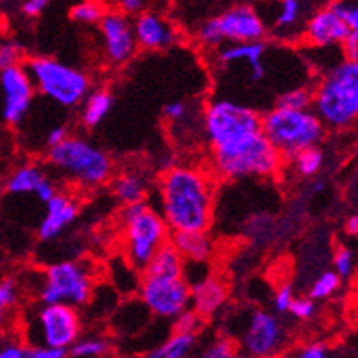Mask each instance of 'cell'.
I'll return each instance as SVG.
<instances>
[{
  "instance_id": "cell-1",
  "label": "cell",
  "mask_w": 358,
  "mask_h": 358,
  "mask_svg": "<svg viewBox=\"0 0 358 358\" xmlns=\"http://www.w3.org/2000/svg\"><path fill=\"white\" fill-rule=\"evenodd\" d=\"M155 196L171 234L209 232L216 207V182L207 169L175 164L159 175Z\"/></svg>"
},
{
  "instance_id": "cell-2",
  "label": "cell",
  "mask_w": 358,
  "mask_h": 358,
  "mask_svg": "<svg viewBox=\"0 0 358 358\" xmlns=\"http://www.w3.org/2000/svg\"><path fill=\"white\" fill-rule=\"evenodd\" d=\"M223 323L224 337L232 338L239 353L252 358H280L291 341L284 321L264 308H234Z\"/></svg>"
},
{
  "instance_id": "cell-3",
  "label": "cell",
  "mask_w": 358,
  "mask_h": 358,
  "mask_svg": "<svg viewBox=\"0 0 358 358\" xmlns=\"http://www.w3.org/2000/svg\"><path fill=\"white\" fill-rule=\"evenodd\" d=\"M312 110L327 129L343 130L358 123V63L338 61L314 86Z\"/></svg>"
},
{
  "instance_id": "cell-4",
  "label": "cell",
  "mask_w": 358,
  "mask_h": 358,
  "mask_svg": "<svg viewBox=\"0 0 358 358\" xmlns=\"http://www.w3.org/2000/svg\"><path fill=\"white\" fill-rule=\"evenodd\" d=\"M285 159L273 148L262 132L234 145L213 150V177L227 182L246 178H271L278 173Z\"/></svg>"
},
{
  "instance_id": "cell-5",
  "label": "cell",
  "mask_w": 358,
  "mask_h": 358,
  "mask_svg": "<svg viewBox=\"0 0 358 358\" xmlns=\"http://www.w3.org/2000/svg\"><path fill=\"white\" fill-rule=\"evenodd\" d=\"M47 162L68 182L95 189L115 177V161L106 150L83 136L70 138L55 148L47 150Z\"/></svg>"
},
{
  "instance_id": "cell-6",
  "label": "cell",
  "mask_w": 358,
  "mask_h": 358,
  "mask_svg": "<svg viewBox=\"0 0 358 358\" xmlns=\"http://www.w3.org/2000/svg\"><path fill=\"white\" fill-rule=\"evenodd\" d=\"M122 229L123 253L134 271H145L155 253L171 241V230L148 201L123 207Z\"/></svg>"
},
{
  "instance_id": "cell-7",
  "label": "cell",
  "mask_w": 358,
  "mask_h": 358,
  "mask_svg": "<svg viewBox=\"0 0 358 358\" xmlns=\"http://www.w3.org/2000/svg\"><path fill=\"white\" fill-rule=\"evenodd\" d=\"M260 130L285 161L319 146L327 134V127L312 109L289 110L275 106L262 115Z\"/></svg>"
},
{
  "instance_id": "cell-8",
  "label": "cell",
  "mask_w": 358,
  "mask_h": 358,
  "mask_svg": "<svg viewBox=\"0 0 358 358\" xmlns=\"http://www.w3.org/2000/svg\"><path fill=\"white\" fill-rule=\"evenodd\" d=\"M268 38L264 16L252 4H236L196 25L194 40L203 48L217 50L224 45L255 43Z\"/></svg>"
},
{
  "instance_id": "cell-9",
  "label": "cell",
  "mask_w": 358,
  "mask_h": 358,
  "mask_svg": "<svg viewBox=\"0 0 358 358\" xmlns=\"http://www.w3.org/2000/svg\"><path fill=\"white\" fill-rule=\"evenodd\" d=\"M25 68L34 83L36 93L64 109L83 106L91 93L90 75L55 57L36 55L25 63Z\"/></svg>"
},
{
  "instance_id": "cell-10",
  "label": "cell",
  "mask_w": 358,
  "mask_h": 358,
  "mask_svg": "<svg viewBox=\"0 0 358 358\" xmlns=\"http://www.w3.org/2000/svg\"><path fill=\"white\" fill-rule=\"evenodd\" d=\"M201 125L205 139L216 150L262 132V115L255 107L237 100L214 99L205 107Z\"/></svg>"
},
{
  "instance_id": "cell-11",
  "label": "cell",
  "mask_w": 358,
  "mask_h": 358,
  "mask_svg": "<svg viewBox=\"0 0 358 358\" xmlns=\"http://www.w3.org/2000/svg\"><path fill=\"white\" fill-rule=\"evenodd\" d=\"M95 292V276L86 264L61 260L48 266L43 273L38 298L41 305H70L84 307Z\"/></svg>"
},
{
  "instance_id": "cell-12",
  "label": "cell",
  "mask_w": 358,
  "mask_h": 358,
  "mask_svg": "<svg viewBox=\"0 0 358 358\" xmlns=\"http://www.w3.org/2000/svg\"><path fill=\"white\" fill-rule=\"evenodd\" d=\"M31 346L70 350L83 337V317L70 305H41L27 321Z\"/></svg>"
},
{
  "instance_id": "cell-13",
  "label": "cell",
  "mask_w": 358,
  "mask_h": 358,
  "mask_svg": "<svg viewBox=\"0 0 358 358\" xmlns=\"http://www.w3.org/2000/svg\"><path fill=\"white\" fill-rule=\"evenodd\" d=\"M139 299L152 315L175 321L191 308V285L185 278L143 276L139 282Z\"/></svg>"
},
{
  "instance_id": "cell-14",
  "label": "cell",
  "mask_w": 358,
  "mask_h": 358,
  "mask_svg": "<svg viewBox=\"0 0 358 358\" xmlns=\"http://www.w3.org/2000/svg\"><path fill=\"white\" fill-rule=\"evenodd\" d=\"M100 52L107 66L122 68L129 64L138 54L132 18L123 15L118 8H109L100 20Z\"/></svg>"
},
{
  "instance_id": "cell-15",
  "label": "cell",
  "mask_w": 358,
  "mask_h": 358,
  "mask_svg": "<svg viewBox=\"0 0 358 358\" xmlns=\"http://www.w3.org/2000/svg\"><path fill=\"white\" fill-rule=\"evenodd\" d=\"M34 96L36 87L25 64L0 71V123L22 125L31 113Z\"/></svg>"
},
{
  "instance_id": "cell-16",
  "label": "cell",
  "mask_w": 358,
  "mask_h": 358,
  "mask_svg": "<svg viewBox=\"0 0 358 358\" xmlns=\"http://www.w3.org/2000/svg\"><path fill=\"white\" fill-rule=\"evenodd\" d=\"M134 34L138 47L146 52H162L180 41V31L164 13L146 9L134 20Z\"/></svg>"
},
{
  "instance_id": "cell-17",
  "label": "cell",
  "mask_w": 358,
  "mask_h": 358,
  "mask_svg": "<svg viewBox=\"0 0 358 358\" xmlns=\"http://www.w3.org/2000/svg\"><path fill=\"white\" fill-rule=\"evenodd\" d=\"M351 29L344 20L331 9L330 4L314 9L308 16L303 27L301 40L314 48H334L341 47L350 36Z\"/></svg>"
},
{
  "instance_id": "cell-18",
  "label": "cell",
  "mask_w": 358,
  "mask_h": 358,
  "mask_svg": "<svg viewBox=\"0 0 358 358\" xmlns=\"http://www.w3.org/2000/svg\"><path fill=\"white\" fill-rule=\"evenodd\" d=\"M310 4L301 0H282L268 24V34L278 41H298L310 16Z\"/></svg>"
},
{
  "instance_id": "cell-19",
  "label": "cell",
  "mask_w": 358,
  "mask_h": 358,
  "mask_svg": "<svg viewBox=\"0 0 358 358\" xmlns=\"http://www.w3.org/2000/svg\"><path fill=\"white\" fill-rule=\"evenodd\" d=\"M79 210V201L70 194L59 193L45 205V214L38 227V237L41 241H54L55 237H59L77 220Z\"/></svg>"
},
{
  "instance_id": "cell-20",
  "label": "cell",
  "mask_w": 358,
  "mask_h": 358,
  "mask_svg": "<svg viewBox=\"0 0 358 358\" xmlns=\"http://www.w3.org/2000/svg\"><path fill=\"white\" fill-rule=\"evenodd\" d=\"M229 299V285L223 278L209 275L191 285V310L201 319H210L220 314Z\"/></svg>"
},
{
  "instance_id": "cell-21",
  "label": "cell",
  "mask_w": 358,
  "mask_h": 358,
  "mask_svg": "<svg viewBox=\"0 0 358 358\" xmlns=\"http://www.w3.org/2000/svg\"><path fill=\"white\" fill-rule=\"evenodd\" d=\"M266 54H268V43L255 41V43L224 45V47L214 50L213 59L221 70L237 66L244 71L264 63V55Z\"/></svg>"
},
{
  "instance_id": "cell-22",
  "label": "cell",
  "mask_w": 358,
  "mask_h": 358,
  "mask_svg": "<svg viewBox=\"0 0 358 358\" xmlns=\"http://www.w3.org/2000/svg\"><path fill=\"white\" fill-rule=\"evenodd\" d=\"M110 193L123 207L143 203L150 193L148 177L141 169H125L122 173L115 175L110 180Z\"/></svg>"
},
{
  "instance_id": "cell-23",
  "label": "cell",
  "mask_w": 358,
  "mask_h": 358,
  "mask_svg": "<svg viewBox=\"0 0 358 358\" xmlns=\"http://www.w3.org/2000/svg\"><path fill=\"white\" fill-rule=\"evenodd\" d=\"M171 244L177 248L185 264H209L214 255V239L209 232L171 234Z\"/></svg>"
},
{
  "instance_id": "cell-24",
  "label": "cell",
  "mask_w": 358,
  "mask_h": 358,
  "mask_svg": "<svg viewBox=\"0 0 358 358\" xmlns=\"http://www.w3.org/2000/svg\"><path fill=\"white\" fill-rule=\"evenodd\" d=\"M48 178L47 171L36 162H24L18 168H15L6 178V193L13 196H20V194H36L40 189V185Z\"/></svg>"
},
{
  "instance_id": "cell-25",
  "label": "cell",
  "mask_w": 358,
  "mask_h": 358,
  "mask_svg": "<svg viewBox=\"0 0 358 358\" xmlns=\"http://www.w3.org/2000/svg\"><path fill=\"white\" fill-rule=\"evenodd\" d=\"M185 260L177 252L171 241L164 244L161 250L150 260L143 276H152V278H184L185 275Z\"/></svg>"
},
{
  "instance_id": "cell-26",
  "label": "cell",
  "mask_w": 358,
  "mask_h": 358,
  "mask_svg": "<svg viewBox=\"0 0 358 358\" xmlns=\"http://www.w3.org/2000/svg\"><path fill=\"white\" fill-rule=\"evenodd\" d=\"M113 107H115V95L107 87L91 90V93L80 107V123L86 129H95L109 116Z\"/></svg>"
},
{
  "instance_id": "cell-27",
  "label": "cell",
  "mask_w": 358,
  "mask_h": 358,
  "mask_svg": "<svg viewBox=\"0 0 358 358\" xmlns=\"http://www.w3.org/2000/svg\"><path fill=\"white\" fill-rule=\"evenodd\" d=\"M196 343V335L171 334L161 344L146 351L143 358H193Z\"/></svg>"
},
{
  "instance_id": "cell-28",
  "label": "cell",
  "mask_w": 358,
  "mask_h": 358,
  "mask_svg": "<svg viewBox=\"0 0 358 358\" xmlns=\"http://www.w3.org/2000/svg\"><path fill=\"white\" fill-rule=\"evenodd\" d=\"M68 353L70 358H107L113 353V341L106 335H86L80 337Z\"/></svg>"
},
{
  "instance_id": "cell-29",
  "label": "cell",
  "mask_w": 358,
  "mask_h": 358,
  "mask_svg": "<svg viewBox=\"0 0 358 358\" xmlns=\"http://www.w3.org/2000/svg\"><path fill=\"white\" fill-rule=\"evenodd\" d=\"M291 171L299 178H312L321 171L324 164V152L319 146L299 152L294 157L287 159Z\"/></svg>"
},
{
  "instance_id": "cell-30",
  "label": "cell",
  "mask_w": 358,
  "mask_h": 358,
  "mask_svg": "<svg viewBox=\"0 0 358 358\" xmlns=\"http://www.w3.org/2000/svg\"><path fill=\"white\" fill-rule=\"evenodd\" d=\"M314 103V87L294 86L282 91L275 100V107L289 110H308Z\"/></svg>"
},
{
  "instance_id": "cell-31",
  "label": "cell",
  "mask_w": 358,
  "mask_h": 358,
  "mask_svg": "<svg viewBox=\"0 0 358 358\" xmlns=\"http://www.w3.org/2000/svg\"><path fill=\"white\" fill-rule=\"evenodd\" d=\"M109 6L103 2H95V0H84L79 4L71 6L70 18L77 24L83 25H99L103 15L107 13Z\"/></svg>"
},
{
  "instance_id": "cell-32",
  "label": "cell",
  "mask_w": 358,
  "mask_h": 358,
  "mask_svg": "<svg viewBox=\"0 0 358 358\" xmlns=\"http://www.w3.org/2000/svg\"><path fill=\"white\" fill-rule=\"evenodd\" d=\"M341 287V276L335 271H323L321 275H317L314 278V282L310 284L308 289V298H312L314 301L319 299L330 298L334 292L338 291Z\"/></svg>"
},
{
  "instance_id": "cell-33",
  "label": "cell",
  "mask_w": 358,
  "mask_h": 358,
  "mask_svg": "<svg viewBox=\"0 0 358 358\" xmlns=\"http://www.w3.org/2000/svg\"><path fill=\"white\" fill-rule=\"evenodd\" d=\"M237 353L239 350L232 338L221 335V337L213 338L207 346L201 348L194 358H234Z\"/></svg>"
},
{
  "instance_id": "cell-34",
  "label": "cell",
  "mask_w": 358,
  "mask_h": 358,
  "mask_svg": "<svg viewBox=\"0 0 358 358\" xmlns=\"http://www.w3.org/2000/svg\"><path fill=\"white\" fill-rule=\"evenodd\" d=\"M205 324V319H201L200 315L194 310H187L182 315H178L173 321V334H184V335H196L201 331Z\"/></svg>"
},
{
  "instance_id": "cell-35",
  "label": "cell",
  "mask_w": 358,
  "mask_h": 358,
  "mask_svg": "<svg viewBox=\"0 0 358 358\" xmlns=\"http://www.w3.org/2000/svg\"><path fill=\"white\" fill-rule=\"evenodd\" d=\"M24 57V47L16 41H0V71L8 70V68L22 64Z\"/></svg>"
},
{
  "instance_id": "cell-36",
  "label": "cell",
  "mask_w": 358,
  "mask_h": 358,
  "mask_svg": "<svg viewBox=\"0 0 358 358\" xmlns=\"http://www.w3.org/2000/svg\"><path fill=\"white\" fill-rule=\"evenodd\" d=\"M191 106L185 100H171V102L166 103L162 107V115L164 118L168 120L169 123H173V125H182L189 120L191 116Z\"/></svg>"
},
{
  "instance_id": "cell-37",
  "label": "cell",
  "mask_w": 358,
  "mask_h": 358,
  "mask_svg": "<svg viewBox=\"0 0 358 358\" xmlns=\"http://www.w3.org/2000/svg\"><path fill=\"white\" fill-rule=\"evenodd\" d=\"M334 271L341 276V280L348 278L355 271V253L346 246H341V248L335 250Z\"/></svg>"
},
{
  "instance_id": "cell-38",
  "label": "cell",
  "mask_w": 358,
  "mask_h": 358,
  "mask_svg": "<svg viewBox=\"0 0 358 358\" xmlns=\"http://www.w3.org/2000/svg\"><path fill=\"white\" fill-rule=\"evenodd\" d=\"M289 314L298 319V321H310L317 314V303L308 296H296Z\"/></svg>"
},
{
  "instance_id": "cell-39",
  "label": "cell",
  "mask_w": 358,
  "mask_h": 358,
  "mask_svg": "<svg viewBox=\"0 0 358 358\" xmlns=\"http://www.w3.org/2000/svg\"><path fill=\"white\" fill-rule=\"evenodd\" d=\"M330 6L351 31H358V0L357 2L338 0V2H330Z\"/></svg>"
},
{
  "instance_id": "cell-40",
  "label": "cell",
  "mask_w": 358,
  "mask_h": 358,
  "mask_svg": "<svg viewBox=\"0 0 358 358\" xmlns=\"http://www.w3.org/2000/svg\"><path fill=\"white\" fill-rule=\"evenodd\" d=\"M18 301V285L15 280H0V319L4 317L6 312L13 308Z\"/></svg>"
},
{
  "instance_id": "cell-41",
  "label": "cell",
  "mask_w": 358,
  "mask_h": 358,
  "mask_svg": "<svg viewBox=\"0 0 358 358\" xmlns=\"http://www.w3.org/2000/svg\"><path fill=\"white\" fill-rule=\"evenodd\" d=\"M287 358H331L330 348L324 343H305L292 350Z\"/></svg>"
},
{
  "instance_id": "cell-42",
  "label": "cell",
  "mask_w": 358,
  "mask_h": 358,
  "mask_svg": "<svg viewBox=\"0 0 358 358\" xmlns=\"http://www.w3.org/2000/svg\"><path fill=\"white\" fill-rule=\"evenodd\" d=\"M294 298H296L294 289H292L291 285L289 284L280 285V287L275 291V296H273V308H275L276 315L289 314Z\"/></svg>"
},
{
  "instance_id": "cell-43",
  "label": "cell",
  "mask_w": 358,
  "mask_h": 358,
  "mask_svg": "<svg viewBox=\"0 0 358 358\" xmlns=\"http://www.w3.org/2000/svg\"><path fill=\"white\" fill-rule=\"evenodd\" d=\"M27 358H70L68 350L50 346H29Z\"/></svg>"
},
{
  "instance_id": "cell-44",
  "label": "cell",
  "mask_w": 358,
  "mask_h": 358,
  "mask_svg": "<svg viewBox=\"0 0 358 358\" xmlns=\"http://www.w3.org/2000/svg\"><path fill=\"white\" fill-rule=\"evenodd\" d=\"M68 138H70V130H68V127L55 125L48 129L43 141H45V146H47V150H50V148H55V146H59L61 143L66 141Z\"/></svg>"
},
{
  "instance_id": "cell-45",
  "label": "cell",
  "mask_w": 358,
  "mask_h": 358,
  "mask_svg": "<svg viewBox=\"0 0 358 358\" xmlns=\"http://www.w3.org/2000/svg\"><path fill=\"white\" fill-rule=\"evenodd\" d=\"M116 8H118L123 15H127L129 18L134 20L136 16H139L141 13H145L146 9H148V2H146V0H123V2H118V4H116Z\"/></svg>"
},
{
  "instance_id": "cell-46",
  "label": "cell",
  "mask_w": 358,
  "mask_h": 358,
  "mask_svg": "<svg viewBox=\"0 0 358 358\" xmlns=\"http://www.w3.org/2000/svg\"><path fill=\"white\" fill-rule=\"evenodd\" d=\"M343 57L351 63H358V31H351L343 45H341Z\"/></svg>"
},
{
  "instance_id": "cell-47",
  "label": "cell",
  "mask_w": 358,
  "mask_h": 358,
  "mask_svg": "<svg viewBox=\"0 0 358 358\" xmlns=\"http://www.w3.org/2000/svg\"><path fill=\"white\" fill-rule=\"evenodd\" d=\"M48 8V0H25L24 4L20 6L22 15L27 18H38L43 15Z\"/></svg>"
},
{
  "instance_id": "cell-48",
  "label": "cell",
  "mask_w": 358,
  "mask_h": 358,
  "mask_svg": "<svg viewBox=\"0 0 358 358\" xmlns=\"http://www.w3.org/2000/svg\"><path fill=\"white\" fill-rule=\"evenodd\" d=\"M0 358H27V348L18 343H8L0 348Z\"/></svg>"
},
{
  "instance_id": "cell-49",
  "label": "cell",
  "mask_w": 358,
  "mask_h": 358,
  "mask_svg": "<svg viewBox=\"0 0 358 358\" xmlns=\"http://www.w3.org/2000/svg\"><path fill=\"white\" fill-rule=\"evenodd\" d=\"M344 230H346L348 236H353V237L358 236V214L357 216H351L350 220L346 221V224H344Z\"/></svg>"
},
{
  "instance_id": "cell-50",
  "label": "cell",
  "mask_w": 358,
  "mask_h": 358,
  "mask_svg": "<svg viewBox=\"0 0 358 358\" xmlns=\"http://www.w3.org/2000/svg\"><path fill=\"white\" fill-rule=\"evenodd\" d=\"M310 191H312V193H314V194L323 193V191H327V182H323V180H315L314 184H312Z\"/></svg>"
},
{
  "instance_id": "cell-51",
  "label": "cell",
  "mask_w": 358,
  "mask_h": 358,
  "mask_svg": "<svg viewBox=\"0 0 358 358\" xmlns=\"http://www.w3.org/2000/svg\"><path fill=\"white\" fill-rule=\"evenodd\" d=\"M234 358H252V357H248V355H244V353H237Z\"/></svg>"
}]
</instances>
